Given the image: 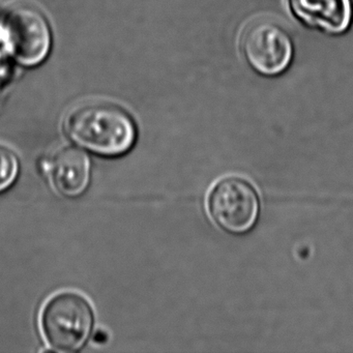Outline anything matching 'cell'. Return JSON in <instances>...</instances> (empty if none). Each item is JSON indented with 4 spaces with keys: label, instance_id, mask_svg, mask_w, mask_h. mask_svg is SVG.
<instances>
[{
    "label": "cell",
    "instance_id": "cell-9",
    "mask_svg": "<svg viewBox=\"0 0 353 353\" xmlns=\"http://www.w3.org/2000/svg\"><path fill=\"white\" fill-rule=\"evenodd\" d=\"M6 57H10V53L9 50H8L7 44H6L1 26H0V63H3V59Z\"/></svg>",
    "mask_w": 353,
    "mask_h": 353
},
{
    "label": "cell",
    "instance_id": "cell-1",
    "mask_svg": "<svg viewBox=\"0 0 353 353\" xmlns=\"http://www.w3.org/2000/svg\"><path fill=\"white\" fill-rule=\"evenodd\" d=\"M65 129L76 144L105 157L127 154L137 140V128L129 113L104 101L78 105L68 115Z\"/></svg>",
    "mask_w": 353,
    "mask_h": 353
},
{
    "label": "cell",
    "instance_id": "cell-6",
    "mask_svg": "<svg viewBox=\"0 0 353 353\" xmlns=\"http://www.w3.org/2000/svg\"><path fill=\"white\" fill-rule=\"evenodd\" d=\"M289 6L297 19L330 34L345 32L350 24L349 0H289Z\"/></svg>",
    "mask_w": 353,
    "mask_h": 353
},
{
    "label": "cell",
    "instance_id": "cell-4",
    "mask_svg": "<svg viewBox=\"0 0 353 353\" xmlns=\"http://www.w3.org/2000/svg\"><path fill=\"white\" fill-rule=\"evenodd\" d=\"M208 208L214 224L225 232L247 234L259 220V195L249 181L241 177H226L210 192Z\"/></svg>",
    "mask_w": 353,
    "mask_h": 353
},
{
    "label": "cell",
    "instance_id": "cell-2",
    "mask_svg": "<svg viewBox=\"0 0 353 353\" xmlns=\"http://www.w3.org/2000/svg\"><path fill=\"white\" fill-rule=\"evenodd\" d=\"M0 26L10 57L20 65L36 67L48 57L52 34L48 20L38 8L28 3L12 6Z\"/></svg>",
    "mask_w": 353,
    "mask_h": 353
},
{
    "label": "cell",
    "instance_id": "cell-8",
    "mask_svg": "<svg viewBox=\"0 0 353 353\" xmlns=\"http://www.w3.org/2000/svg\"><path fill=\"white\" fill-rule=\"evenodd\" d=\"M19 161L13 150L0 145V193L9 189L18 176Z\"/></svg>",
    "mask_w": 353,
    "mask_h": 353
},
{
    "label": "cell",
    "instance_id": "cell-7",
    "mask_svg": "<svg viewBox=\"0 0 353 353\" xmlns=\"http://www.w3.org/2000/svg\"><path fill=\"white\" fill-rule=\"evenodd\" d=\"M51 174L59 193L67 197H78L90 183V159L78 148H63L53 159Z\"/></svg>",
    "mask_w": 353,
    "mask_h": 353
},
{
    "label": "cell",
    "instance_id": "cell-3",
    "mask_svg": "<svg viewBox=\"0 0 353 353\" xmlns=\"http://www.w3.org/2000/svg\"><path fill=\"white\" fill-rule=\"evenodd\" d=\"M94 312L90 303L73 292L55 295L45 305L42 330L51 347L59 351L79 350L90 338Z\"/></svg>",
    "mask_w": 353,
    "mask_h": 353
},
{
    "label": "cell",
    "instance_id": "cell-5",
    "mask_svg": "<svg viewBox=\"0 0 353 353\" xmlns=\"http://www.w3.org/2000/svg\"><path fill=\"white\" fill-rule=\"evenodd\" d=\"M241 46L250 67L268 77L284 73L294 54L290 34L272 20H257L250 24L243 32Z\"/></svg>",
    "mask_w": 353,
    "mask_h": 353
}]
</instances>
